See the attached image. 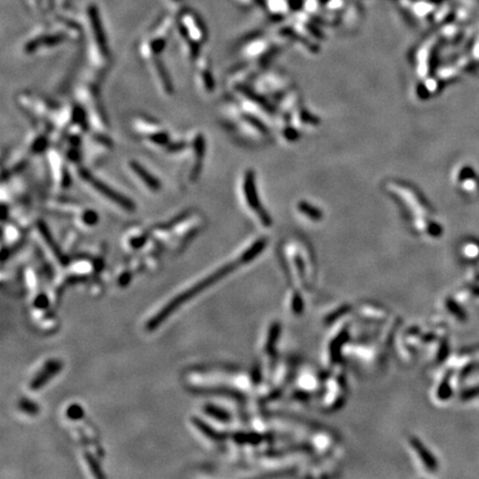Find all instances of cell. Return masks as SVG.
I'll return each mask as SVG.
<instances>
[{"mask_svg":"<svg viewBox=\"0 0 479 479\" xmlns=\"http://www.w3.org/2000/svg\"><path fill=\"white\" fill-rule=\"evenodd\" d=\"M204 412L211 417H214L215 420L220 422H228L230 421V415L228 412H225L222 408L214 406V405H206L204 407Z\"/></svg>","mask_w":479,"mask_h":479,"instance_id":"17","label":"cell"},{"mask_svg":"<svg viewBox=\"0 0 479 479\" xmlns=\"http://www.w3.org/2000/svg\"><path fill=\"white\" fill-rule=\"evenodd\" d=\"M450 307H451V310H452V313L454 312V314H456L458 319H462L464 320L465 319V314H464V312L463 311H460V307H457V305L455 303H453V302H451L450 303Z\"/></svg>","mask_w":479,"mask_h":479,"instance_id":"22","label":"cell"},{"mask_svg":"<svg viewBox=\"0 0 479 479\" xmlns=\"http://www.w3.org/2000/svg\"><path fill=\"white\" fill-rule=\"evenodd\" d=\"M85 461H87L88 465L90 466V470H91V472L93 473V475L95 477H103V474L101 473V470H100L98 462H95V460L91 455L85 454Z\"/></svg>","mask_w":479,"mask_h":479,"instance_id":"19","label":"cell"},{"mask_svg":"<svg viewBox=\"0 0 479 479\" xmlns=\"http://www.w3.org/2000/svg\"><path fill=\"white\" fill-rule=\"evenodd\" d=\"M48 175L51 181L52 188L57 192H63L71 185V171L69 169V163L65 160L61 149L53 145L46 152Z\"/></svg>","mask_w":479,"mask_h":479,"instance_id":"7","label":"cell"},{"mask_svg":"<svg viewBox=\"0 0 479 479\" xmlns=\"http://www.w3.org/2000/svg\"><path fill=\"white\" fill-rule=\"evenodd\" d=\"M112 148V140L108 133L90 130L83 140V158H87L91 164H98L108 157Z\"/></svg>","mask_w":479,"mask_h":479,"instance_id":"8","label":"cell"},{"mask_svg":"<svg viewBox=\"0 0 479 479\" xmlns=\"http://www.w3.org/2000/svg\"><path fill=\"white\" fill-rule=\"evenodd\" d=\"M75 174H77L79 181L87 189L88 192L95 196L100 202L127 213L135 211V204L132 200L124 194L120 193L115 189L111 188L109 184L103 182L102 180L98 179L97 176H94L90 172L89 169L80 166L79 169L75 170Z\"/></svg>","mask_w":479,"mask_h":479,"instance_id":"3","label":"cell"},{"mask_svg":"<svg viewBox=\"0 0 479 479\" xmlns=\"http://www.w3.org/2000/svg\"><path fill=\"white\" fill-rule=\"evenodd\" d=\"M67 416L70 418V420H80V418L83 416L82 407L77 404L69 406L67 411Z\"/></svg>","mask_w":479,"mask_h":479,"instance_id":"20","label":"cell"},{"mask_svg":"<svg viewBox=\"0 0 479 479\" xmlns=\"http://www.w3.org/2000/svg\"><path fill=\"white\" fill-rule=\"evenodd\" d=\"M194 79L198 89L203 94L214 92L215 81L211 62L204 57H199L194 62Z\"/></svg>","mask_w":479,"mask_h":479,"instance_id":"11","label":"cell"},{"mask_svg":"<svg viewBox=\"0 0 479 479\" xmlns=\"http://www.w3.org/2000/svg\"><path fill=\"white\" fill-rule=\"evenodd\" d=\"M124 169L125 173L133 181V183L142 189L144 192L154 194L161 191V188H162L161 181L138 161H127Z\"/></svg>","mask_w":479,"mask_h":479,"instance_id":"9","label":"cell"},{"mask_svg":"<svg viewBox=\"0 0 479 479\" xmlns=\"http://www.w3.org/2000/svg\"><path fill=\"white\" fill-rule=\"evenodd\" d=\"M241 196L242 202H243L246 208H248L251 212H253L255 215L259 216L262 223L264 225H269L270 221L267 215L263 213L262 211V206L259 201L258 193H256V188L254 183V174L252 171H246V172L242 176L241 180Z\"/></svg>","mask_w":479,"mask_h":479,"instance_id":"10","label":"cell"},{"mask_svg":"<svg viewBox=\"0 0 479 479\" xmlns=\"http://www.w3.org/2000/svg\"><path fill=\"white\" fill-rule=\"evenodd\" d=\"M192 423H193V425L196 428H198L199 432L202 433L203 435H205L206 437L210 438V440L222 441L224 438V436L222 435V434H220L219 432H216L215 430H213V428L211 427L209 424H206L204 421L200 420V418H198V417H193Z\"/></svg>","mask_w":479,"mask_h":479,"instance_id":"15","label":"cell"},{"mask_svg":"<svg viewBox=\"0 0 479 479\" xmlns=\"http://www.w3.org/2000/svg\"><path fill=\"white\" fill-rule=\"evenodd\" d=\"M47 303H48L47 297L43 296V295H40L38 299L36 300V303H34V305L38 306V307H44V306H47Z\"/></svg>","mask_w":479,"mask_h":479,"instance_id":"23","label":"cell"},{"mask_svg":"<svg viewBox=\"0 0 479 479\" xmlns=\"http://www.w3.org/2000/svg\"><path fill=\"white\" fill-rule=\"evenodd\" d=\"M131 131L145 149L165 152L172 142L171 135L159 120L147 114H137L131 119Z\"/></svg>","mask_w":479,"mask_h":479,"instance_id":"4","label":"cell"},{"mask_svg":"<svg viewBox=\"0 0 479 479\" xmlns=\"http://www.w3.org/2000/svg\"><path fill=\"white\" fill-rule=\"evenodd\" d=\"M62 363L59 360H50L46 364L42 366V369L39 371L38 374L33 377V380L30 383V388L32 391H38L44 386L47 383L53 378L55 375L62 369Z\"/></svg>","mask_w":479,"mask_h":479,"instance_id":"13","label":"cell"},{"mask_svg":"<svg viewBox=\"0 0 479 479\" xmlns=\"http://www.w3.org/2000/svg\"><path fill=\"white\" fill-rule=\"evenodd\" d=\"M36 226H37V231L40 235V238L42 239L44 244L47 245V248L51 251V253L55 256V259H57L61 264H65L67 259H65L63 252L61 251V249H60V246L57 244V242H55L54 239L52 238L51 232H50V230L48 229L46 223H44L43 221H38Z\"/></svg>","mask_w":479,"mask_h":479,"instance_id":"14","label":"cell"},{"mask_svg":"<svg viewBox=\"0 0 479 479\" xmlns=\"http://www.w3.org/2000/svg\"><path fill=\"white\" fill-rule=\"evenodd\" d=\"M479 394V386H476L474 388H471V390H467L465 393L463 394L464 400H470L472 397H475Z\"/></svg>","mask_w":479,"mask_h":479,"instance_id":"21","label":"cell"},{"mask_svg":"<svg viewBox=\"0 0 479 479\" xmlns=\"http://www.w3.org/2000/svg\"><path fill=\"white\" fill-rule=\"evenodd\" d=\"M47 209L54 214H61V215H75L77 216L83 206L81 203L78 202L73 199L65 198L62 195H54L52 198H49L46 200Z\"/></svg>","mask_w":479,"mask_h":479,"instance_id":"12","label":"cell"},{"mask_svg":"<svg viewBox=\"0 0 479 479\" xmlns=\"http://www.w3.org/2000/svg\"><path fill=\"white\" fill-rule=\"evenodd\" d=\"M252 260L251 256H249L248 252H244L243 254L240 256V259L235 262H232V263L226 264L224 266L220 267L219 270H216L214 273L210 274L209 276H206L205 279L201 280L198 283L194 284L193 286H191L190 289L186 291L182 292V293L176 295L174 299L171 300L168 304H165L162 309H161L157 314L153 315L151 319L148 321L147 325H145V329L149 332L155 331L159 326H161L163 323L169 319V317L175 313L181 306L184 305L185 303H188L190 300H192L193 297L196 295H199L201 292H203L205 290H208L209 287L214 285L216 282H219L220 280L223 279L229 273H231L232 271H234L236 267L241 264L244 263H249V262Z\"/></svg>","mask_w":479,"mask_h":479,"instance_id":"2","label":"cell"},{"mask_svg":"<svg viewBox=\"0 0 479 479\" xmlns=\"http://www.w3.org/2000/svg\"><path fill=\"white\" fill-rule=\"evenodd\" d=\"M77 102L84 109L88 115L90 128L97 132L108 133L109 121L100 100L98 87L93 82L80 84L75 90Z\"/></svg>","mask_w":479,"mask_h":479,"instance_id":"5","label":"cell"},{"mask_svg":"<svg viewBox=\"0 0 479 479\" xmlns=\"http://www.w3.org/2000/svg\"><path fill=\"white\" fill-rule=\"evenodd\" d=\"M206 152V141L201 131H192L184 139L172 141L165 154L171 160H175L181 169V174L188 183L198 181L203 168Z\"/></svg>","mask_w":479,"mask_h":479,"instance_id":"1","label":"cell"},{"mask_svg":"<svg viewBox=\"0 0 479 479\" xmlns=\"http://www.w3.org/2000/svg\"><path fill=\"white\" fill-rule=\"evenodd\" d=\"M77 219L85 226H93L98 223L99 215L92 209L83 208L81 212L77 215Z\"/></svg>","mask_w":479,"mask_h":479,"instance_id":"16","label":"cell"},{"mask_svg":"<svg viewBox=\"0 0 479 479\" xmlns=\"http://www.w3.org/2000/svg\"><path fill=\"white\" fill-rule=\"evenodd\" d=\"M14 100L17 107L26 114V117L33 121L34 125H43L51 129V122L58 105L31 91L19 92Z\"/></svg>","mask_w":479,"mask_h":479,"instance_id":"6","label":"cell"},{"mask_svg":"<svg viewBox=\"0 0 479 479\" xmlns=\"http://www.w3.org/2000/svg\"><path fill=\"white\" fill-rule=\"evenodd\" d=\"M19 408L21 410L23 413L29 415H36L39 412V407L37 404H34L33 402L29 401V400H22L19 402Z\"/></svg>","mask_w":479,"mask_h":479,"instance_id":"18","label":"cell"}]
</instances>
